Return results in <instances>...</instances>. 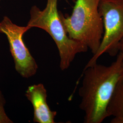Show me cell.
<instances>
[{
  "instance_id": "obj_1",
  "label": "cell",
  "mask_w": 123,
  "mask_h": 123,
  "mask_svg": "<svg viewBox=\"0 0 123 123\" xmlns=\"http://www.w3.org/2000/svg\"><path fill=\"white\" fill-rule=\"evenodd\" d=\"M123 55L119 53L116 60L109 65L97 62L84 68L79 91L84 123H102L109 117L108 109L123 74Z\"/></svg>"
},
{
  "instance_id": "obj_2",
  "label": "cell",
  "mask_w": 123,
  "mask_h": 123,
  "mask_svg": "<svg viewBox=\"0 0 123 123\" xmlns=\"http://www.w3.org/2000/svg\"><path fill=\"white\" fill-rule=\"evenodd\" d=\"M58 0H47L43 10L34 6L30 11V19L27 26L40 28L51 37L57 47L60 57L59 67L66 70L79 53L88 50L84 44L71 38L63 24L57 10Z\"/></svg>"
},
{
  "instance_id": "obj_3",
  "label": "cell",
  "mask_w": 123,
  "mask_h": 123,
  "mask_svg": "<svg viewBox=\"0 0 123 123\" xmlns=\"http://www.w3.org/2000/svg\"><path fill=\"white\" fill-rule=\"evenodd\" d=\"M101 0H76L70 15L61 14L63 24L71 38L85 45L92 55L98 49L104 33L99 6Z\"/></svg>"
},
{
  "instance_id": "obj_4",
  "label": "cell",
  "mask_w": 123,
  "mask_h": 123,
  "mask_svg": "<svg viewBox=\"0 0 123 123\" xmlns=\"http://www.w3.org/2000/svg\"><path fill=\"white\" fill-rule=\"evenodd\" d=\"M99 9L103 19V35L96 53L84 68L97 62L105 54L117 56L123 40V0H101Z\"/></svg>"
},
{
  "instance_id": "obj_5",
  "label": "cell",
  "mask_w": 123,
  "mask_h": 123,
  "mask_svg": "<svg viewBox=\"0 0 123 123\" xmlns=\"http://www.w3.org/2000/svg\"><path fill=\"white\" fill-rule=\"evenodd\" d=\"M31 28L14 23L5 16L0 22V33L6 37L10 51L14 62L15 70L22 78L28 79L36 74L38 66L23 40V36Z\"/></svg>"
},
{
  "instance_id": "obj_6",
  "label": "cell",
  "mask_w": 123,
  "mask_h": 123,
  "mask_svg": "<svg viewBox=\"0 0 123 123\" xmlns=\"http://www.w3.org/2000/svg\"><path fill=\"white\" fill-rule=\"evenodd\" d=\"M28 100L33 108V122L37 123H54L57 114L51 110L47 103V91L43 84L29 86L25 93Z\"/></svg>"
},
{
  "instance_id": "obj_7",
  "label": "cell",
  "mask_w": 123,
  "mask_h": 123,
  "mask_svg": "<svg viewBox=\"0 0 123 123\" xmlns=\"http://www.w3.org/2000/svg\"><path fill=\"white\" fill-rule=\"evenodd\" d=\"M111 123H123V74L119 80L108 109Z\"/></svg>"
},
{
  "instance_id": "obj_8",
  "label": "cell",
  "mask_w": 123,
  "mask_h": 123,
  "mask_svg": "<svg viewBox=\"0 0 123 123\" xmlns=\"http://www.w3.org/2000/svg\"><path fill=\"white\" fill-rule=\"evenodd\" d=\"M6 101L4 96L0 89V123H12L13 121L11 119L6 112L5 105Z\"/></svg>"
},
{
  "instance_id": "obj_9",
  "label": "cell",
  "mask_w": 123,
  "mask_h": 123,
  "mask_svg": "<svg viewBox=\"0 0 123 123\" xmlns=\"http://www.w3.org/2000/svg\"><path fill=\"white\" fill-rule=\"evenodd\" d=\"M119 53H121L123 55V40L122 41L121 43L120 44V46H119Z\"/></svg>"
},
{
  "instance_id": "obj_10",
  "label": "cell",
  "mask_w": 123,
  "mask_h": 123,
  "mask_svg": "<svg viewBox=\"0 0 123 123\" xmlns=\"http://www.w3.org/2000/svg\"><path fill=\"white\" fill-rule=\"evenodd\" d=\"M73 1H74V2H75V1H76V0H73Z\"/></svg>"
},
{
  "instance_id": "obj_11",
  "label": "cell",
  "mask_w": 123,
  "mask_h": 123,
  "mask_svg": "<svg viewBox=\"0 0 123 123\" xmlns=\"http://www.w3.org/2000/svg\"></svg>"
}]
</instances>
